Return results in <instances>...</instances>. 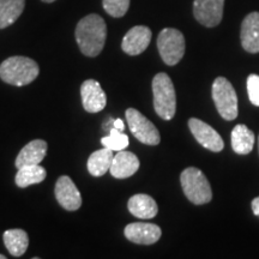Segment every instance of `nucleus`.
Returning <instances> with one entry per match:
<instances>
[{
    "label": "nucleus",
    "instance_id": "f3484780",
    "mask_svg": "<svg viewBox=\"0 0 259 259\" xmlns=\"http://www.w3.org/2000/svg\"><path fill=\"white\" fill-rule=\"evenodd\" d=\"M128 211L138 219H154L158 212L157 203L153 197L144 193H138L132 196L127 203Z\"/></svg>",
    "mask_w": 259,
    "mask_h": 259
},
{
    "label": "nucleus",
    "instance_id": "393cba45",
    "mask_svg": "<svg viewBox=\"0 0 259 259\" xmlns=\"http://www.w3.org/2000/svg\"><path fill=\"white\" fill-rule=\"evenodd\" d=\"M247 92L252 105L259 107V76L252 73L247 77Z\"/></svg>",
    "mask_w": 259,
    "mask_h": 259
},
{
    "label": "nucleus",
    "instance_id": "f03ea898",
    "mask_svg": "<svg viewBox=\"0 0 259 259\" xmlns=\"http://www.w3.org/2000/svg\"><path fill=\"white\" fill-rule=\"evenodd\" d=\"M38 72L36 61L28 57H10L0 64V79L15 87H24L34 82Z\"/></svg>",
    "mask_w": 259,
    "mask_h": 259
},
{
    "label": "nucleus",
    "instance_id": "6ab92c4d",
    "mask_svg": "<svg viewBox=\"0 0 259 259\" xmlns=\"http://www.w3.org/2000/svg\"><path fill=\"white\" fill-rule=\"evenodd\" d=\"M113 157H114L113 156V150L106 147L101 150L94 151L89 156L88 164H87L89 173L95 178L105 176L112 166Z\"/></svg>",
    "mask_w": 259,
    "mask_h": 259
},
{
    "label": "nucleus",
    "instance_id": "c756f323",
    "mask_svg": "<svg viewBox=\"0 0 259 259\" xmlns=\"http://www.w3.org/2000/svg\"><path fill=\"white\" fill-rule=\"evenodd\" d=\"M258 149H259V136H258Z\"/></svg>",
    "mask_w": 259,
    "mask_h": 259
},
{
    "label": "nucleus",
    "instance_id": "0eeeda50",
    "mask_svg": "<svg viewBox=\"0 0 259 259\" xmlns=\"http://www.w3.org/2000/svg\"><path fill=\"white\" fill-rule=\"evenodd\" d=\"M126 120L132 135L141 143L147 145H158L161 142V136L158 130L153 122L135 108H128L125 113Z\"/></svg>",
    "mask_w": 259,
    "mask_h": 259
},
{
    "label": "nucleus",
    "instance_id": "cd10ccee",
    "mask_svg": "<svg viewBox=\"0 0 259 259\" xmlns=\"http://www.w3.org/2000/svg\"><path fill=\"white\" fill-rule=\"evenodd\" d=\"M42 2H44V3H54L56 0H42Z\"/></svg>",
    "mask_w": 259,
    "mask_h": 259
},
{
    "label": "nucleus",
    "instance_id": "39448f33",
    "mask_svg": "<svg viewBox=\"0 0 259 259\" xmlns=\"http://www.w3.org/2000/svg\"><path fill=\"white\" fill-rule=\"evenodd\" d=\"M211 95L220 115L225 120H234L239 111L238 96L232 83L225 77H218L212 83Z\"/></svg>",
    "mask_w": 259,
    "mask_h": 259
},
{
    "label": "nucleus",
    "instance_id": "a211bd4d",
    "mask_svg": "<svg viewBox=\"0 0 259 259\" xmlns=\"http://www.w3.org/2000/svg\"><path fill=\"white\" fill-rule=\"evenodd\" d=\"M232 148L236 154L247 155L253 150L255 136L253 131L244 124L236 125L232 131Z\"/></svg>",
    "mask_w": 259,
    "mask_h": 259
},
{
    "label": "nucleus",
    "instance_id": "b1692460",
    "mask_svg": "<svg viewBox=\"0 0 259 259\" xmlns=\"http://www.w3.org/2000/svg\"><path fill=\"white\" fill-rule=\"evenodd\" d=\"M105 11L112 17L119 18L126 15L130 8V0H103Z\"/></svg>",
    "mask_w": 259,
    "mask_h": 259
},
{
    "label": "nucleus",
    "instance_id": "20e7f679",
    "mask_svg": "<svg viewBox=\"0 0 259 259\" xmlns=\"http://www.w3.org/2000/svg\"><path fill=\"white\" fill-rule=\"evenodd\" d=\"M180 183L184 193L191 203L203 205L212 199V191L204 173L196 167H189L183 170Z\"/></svg>",
    "mask_w": 259,
    "mask_h": 259
},
{
    "label": "nucleus",
    "instance_id": "5701e85b",
    "mask_svg": "<svg viewBox=\"0 0 259 259\" xmlns=\"http://www.w3.org/2000/svg\"><path fill=\"white\" fill-rule=\"evenodd\" d=\"M101 143L103 147L112 149L113 151H120L128 147V137L125 134H122L120 130L113 127L111 128L109 136L101 139Z\"/></svg>",
    "mask_w": 259,
    "mask_h": 259
},
{
    "label": "nucleus",
    "instance_id": "4be33fe9",
    "mask_svg": "<svg viewBox=\"0 0 259 259\" xmlns=\"http://www.w3.org/2000/svg\"><path fill=\"white\" fill-rule=\"evenodd\" d=\"M25 0H0V29L14 24L23 14Z\"/></svg>",
    "mask_w": 259,
    "mask_h": 259
},
{
    "label": "nucleus",
    "instance_id": "f8f14e48",
    "mask_svg": "<svg viewBox=\"0 0 259 259\" xmlns=\"http://www.w3.org/2000/svg\"><path fill=\"white\" fill-rule=\"evenodd\" d=\"M80 96L84 109L88 113H99L107 105V96L95 79L84 80L80 85Z\"/></svg>",
    "mask_w": 259,
    "mask_h": 259
},
{
    "label": "nucleus",
    "instance_id": "1a4fd4ad",
    "mask_svg": "<svg viewBox=\"0 0 259 259\" xmlns=\"http://www.w3.org/2000/svg\"><path fill=\"white\" fill-rule=\"evenodd\" d=\"M189 127L191 134L197 139V142L213 153H220L225 148V143L221 136L218 134L216 130H213L211 126L206 124L197 118H191L189 120Z\"/></svg>",
    "mask_w": 259,
    "mask_h": 259
},
{
    "label": "nucleus",
    "instance_id": "7ed1b4c3",
    "mask_svg": "<svg viewBox=\"0 0 259 259\" xmlns=\"http://www.w3.org/2000/svg\"><path fill=\"white\" fill-rule=\"evenodd\" d=\"M154 108L163 120H171L177 112V95L173 82L167 73L160 72L153 79Z\"/></svg>",
    "mask_w": 259,
    "mask_h": 259
},
{
    "label": "nucleus",
    "instance_id": "6e6552de",
    "mask_svg": "<svg viewBox=\"0 0 259 259\" xmlns=\"http://www.w3.org/2000/svg\"><path fill=\"white\" fill-rule=\"evenodd\" d=\"M225 0H194V18L204 27L213 28L221 23Z\"/></svg>",
    "mask_w": 259,
    "mask_h": 259
},
{
    "label": "nucleus",
    "instance_id": "4468645a",
    "mask_svg": "<svg viewBox=\"0 0 259 259\" xmlns=\"http://www.w3.org/2000/svg\"><path fill=\"white\" fill-rule=\"evenodd\" d=\"M240 38L246 52L259 53V12H251L244 18Z\"/></svg>",
    "mask_w": 259,
    "mask_h": 259
},
{
    "label": "nucleus",
    "instance_id": "2eb2a0df",
    "mask_svg": "<svg viewBox=\"0 0 259 259\" xmlns=\"http://www.w3.org/2000/svg\"><path fill=\"white\" fill-rule=\"evenodd\" d=\"M139 168V160L134 153L120 150L113 157L112 166L109 168L112 177L115 179H126L132 177Z\"/></svg>",
    "mask_w": 259,
    "mask_h": 259
},
{
    "label": "nucleus",
    "instance_id": "9d476101",
    "mask_svg": "<svg viewBox=\"0 0 259 259\" xmlns=\"http://www.w3.org/2000/svg\"><path fill=\"white\" fill-rule=\"evenodd\" d=\"M124 234L126 239L134 244L153 245L160 240L162 231L160 227L154 223L135 222L125 227Z\"/></svg>",
    "mask_w": 259,
    "mask_h": 259
},
{
    "label": "nucleus",
    "instance_id": "f257e3e1",
    "mask_svg": "<svg viewBox=\"0 0 259 259\" xmlns=\"http://www.w3.org/2000/svg\"><path fill=\"white\" fill-rule=\"evenodd\" d=\"M107 37V25L101 16L92 14L80 19L76 27V41L84 56L96 57L101 53Z\"/></svg>",
    "mask_w": 259,
    "mask_h": 259
},
{
    "label": "nucleus",
    "instance_id": "c85d7f7f",
    "mask_svg": "<svg viewBox=\"0 0 259 259\" xmlns=\"http://www.w3.org/2000/svg\"><path fill=\"white\" fill-rule=\"evenodd\" d=\"M0 259H6V257L4 254H0Z\"/></svg>",
    "mask_w": 259,
    "mask_h": 259
},
{
    "label": "nucleus",
    "instance_id": "bb28decb",
    "mask_svg": "<svg viewBox=\"0 0 259 259\" xmlns=\"http://www.w3.org/2000/svg\"><path fill=\"white\" fill-rule=\"evenodd\" d=\"M113 125H114L115 128L120 130V131H124L125 125H124V122H122L121 119H116V120H114V124H113Z\"/></svg>",
    "mask_w": 259,
    "mask_h": 259
},
{
    "label": "nucleus",
    "instance_id": "aec40b11",
    "mask_svg": "<svg viewBox=\"0 0 259 259\" xmlns=\"http://www.w3.org/2000/svg\"><path fill=\"white\" fill-rule=\"evenodd\" d=\"M5 247L14 257H21L28 250L29 238L23 229H9L3 235Z\"/></svg>",
    "mask_w": 259,
    "mask_h": 259
},
{
    "label": "nucleus",
    "instance_id": "423d86ee",
    "mask_svg": "<svg viewBox=\"0 0 259 259\" xmlns=\"http://www.w3.org/2000/svg\"><path fill=\"white\" fill-rule=\"evenodd\" d=\"M157 48L162 60L174 66L185 54V37L178 29L166 28L158 34Z\"/></svg>",
    "mask_w": 259,
    "mask_h": 259
},
{
    "label": "nucleus",
    "instance_id": "dca6fc26",
    "mask_svg": "<svg viewBox=\"0 0 259 259\" xmlns=\"http://www.w3.org/2000/svg\"><path fill=\"white\" fill-rule=\"evenodd\" d=\"M47 143L42 139H34L24 145L19 151L15 161L16 168H22L29 164H40L41 161L46 157Z\"/></svg>",
    "mask_w": 259,
    "mask_h": 259
},
{
    "label": "nucleus",
    "instance_id": "412c9836",
    "mask_svg": "<svg viewBox=\"0 0 259 259\" xmlns=\"http://www.w3.org/2000/svg\"><path fill=\"white\" fill-rule=\"evenodd\" d=\"M47 171L40 164H29L22 168H18L17 174L15 177L16 185L21 189L35 185V184H40L46 179Z\"/></svg>",
    "mask_w": 259,
    "mask_h": 259
},
{
    "label": "nucleus",
    "instance_id": "9b49d317",
    "mask_svg": "<svg viewBox=\"0 0 259 259\" xmlns=\"http://www.w3.org/2000/svg\"><path fill=\"white\" fill-rule=\"evenodd\" d=\"M54 192H56L58 203L67 211H76L82 205L80 192L67 176L60 177L57 180Z\"/></svg>",
    "mask_w": 259,
    "mask_h": 259
},
{
    "label": "nucleus",
    "instance_id": "a878e982",
    "mask_svg": "<svg viewBox=\"0 0 259 259\" xmlns=\"http://www.w3.org/2000/svg\"><path fill=\"white\" fill-rule=\"evenodd\" d=\"M251 206H252V211H253L254 215L259 218V196L255 197V198L252 200Z\"/></svg>",
    "mask_w": 259,
    "mask_h": 259
},
{
    "label": "nucleus",
    "instance_id": "ddd939ff",
    "mask_svg": "<svg viewBox=\"0 0 259 259\" xmlns=\"http://www.w3.org/2000/svg\"><path fill=\"white\" fill-rule=\"evenodd\" d=\"M151 41V30L145 25H136L126 32L121 48L128 56H138L147 50Z\"/></svg>",
    "mask_w": 259,
    "mask_h": 259
}]
</instances>
